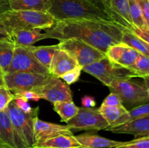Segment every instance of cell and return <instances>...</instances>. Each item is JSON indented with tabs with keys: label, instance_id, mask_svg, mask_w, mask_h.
I'll return each instance as SVG.
<instances>
[{
	"label": "cell",
	"instance_id": "33",
	"mask_svg": "<svg viewBox=\"0 0 149 148\" xmlns=\"http://www.w3.org/2000/svg\"><path fill=\"white\" fill-rule=\"evenodd\" d=\"M122 101L120 97H119V96L117 94H116V93L111 92V94L108 95L105 98V100H103L101 105L112 107V106L122 105Z\"/></svg>",
	"mask_w": 149,
	"mask_h": 148
},
{
	"label": "cell",
	"instance_id": "24",
	"mask_svg": "<svg viewBox=\"0 0 149 148\" xmlns=\"http://www.w3.org/2000/svg\"><path fill=\"white\" fill-rule=\"evenodd\" d=\"M15 48V45L8 37L0 39V69L4 74L11 64Z\"/></svg>",
	"mask_w": 149,
	"mask_h": 148
},
{
	"label": "cell",
	"instance_id": "25",
	"mask_svg": "<svg viewBox=\"0 0 149 148\" xmlns=\"http://www.w3.org/2000/svg\"><path fill=\"white\" fill-rule=\"evenodd\" d=\"M121 42L135 49L139 53L149 56L148 44L141 38L138 37L136 34H135L132 30H130L128 29H123Z\"/></svg>",
	"mask_w": 149,
	"mask_h": 148
},
{
	"label": "cell",
	"instance_id": "28",
	"mask_svg": "<svg viewBox=\"0 0 149 148\" xmlns=\"http://www.w3.org/2000/svg\"><path fill=\"white\" fill-rule=\"evenodd\" d=\"M134 77H143L149 75V56L139 53L135 63L129 68Z\"/></svg>",
	"mask_w": 149,
	"mask_h": 148
},
{
	"label": "cell",
	"instance_id": "39",
	"mask_svg": "<svg viewBox=\"0 0 149 148\" xmlns=\"http://www.w3.org/2000/svg\"><path fill=\"white\" fill-rule=\"evenodd\" d=\"M9 9H10V7H9L8 1H7V0H1V1H0V14H1L2 12L9 10ZM7 37H8V36H7L4 32H2L0 30V39Z\"/></svg>",
	"mask_w": 149,
	"mask_h": 148
},
{
	"label": "cell",
	"instance_id": "37",
	"mask_svg": "<svg viewBox=\"0 0 149 148\" xmlns=\"http://www.w3.org/2000/svg\"><path fill=\"white\" fill-rule=\"evenodd\" d=\"M81 105L85 108H93L96 105L95 100L93 97L85 95L81 98Z\"/></svg>",
	"mask_w": 149,
	"mask_h": 148
},
{
	"label": "cell",
	"instance_id": "10",
	"mask_svg": "<svg viewBox=\"0 0 149 148\" xmlns=\"http://www.w3.org/2000/svg\"><path fill=\"white\" fill-rule=\"evenodd\" d=\"M70 129L75 130H106L109 124L99 109L79 107L75 117L67 123Z\"/></svg>",
	"mask_w": 149,
	"mask_h": 148
},
{
	"label": "cell",
	"instance_id": "12",
	"mask_svg": "<svg viewBox=\"0 0 149 148\" xmlns=\"http://www.w3.org/2000/svg\"><path fill=\"white\" fill-rule=\"evenodd\" d=\"M103 10L110 20L122 28H135L130 15L129 0H105Z\"/></svg>",
	"mask_w": 149,
	"mask_h": 148
},
{
	"label": "cell",
	"instance_id": "41",
	"mask_svg": "<svg viewBox=\"0 0 149 148\" xmlns=\"http://www.w3.org/2000/svg\"><path fill=\"white\" fill-rule=\"evenodd\" d=\"M143 80H144V84H145L146 86L147 89H148V92H149V75H147V76L143 77Z\"/></svg>",
	"mask_w": 149,
	"mask_h": 148
},
{
	"label": "cell",
	"instance_id": "11",
	"mask_svg": "<svg viewBox=\"0 0 149 148\" xmlns=\"http://www.w3.org/2000/svg\"><path fill=\"white\" fill-rule=\"evenodd\" d=\"M33 92L40 96L41 99L49 102H73L72 94L69 85L58 77L51 75L49 79L40 88Z\"/></svg>",
	"mask_w": 149,
	"mask_h": 148
},
{
	"label": "cell",
	"instance_id": "44",
	"mask_svg": "<svg viewBox=\"0 0 149 148\" xmlns=\"http://www.w3.org/2000/svg\"><path fill=\"white\" fill-rule=\"evenodd\" d=\"M79 148H88V147H79Z\"/></svg>",
	"mask_w": 149,
	"mask_h": 148
},
{
	"label": "cell",
	"instance_id": "31",
	"mask_svg": "<svg viewBox=\"0 0 149 148\" xmlns=\"http://www.w3.org/2000/svg\"><path fill=\"white\" fill-rule=\"evenodd\" d=\"M14 100V94L6 86H0V111L7 108L12 100Z\"/></svg>",
	"mask_w": 149,
	"mask_h": 148
},
{
	"label": "cell",
	"instance_id": "16",
	"mask_svg": "<svg viewBox=\"0 0 149 148\" xmlns=\"http://www.w3.org/2000/svg\"><path fill=\"white\" fill-rule=\"evenodd\" d=\"M0 139L10 148H29L17 136L6 109L0 111Z\"/></svg>",
	"mask_w": 149,
	"mask_h": 148
},
{
	"label": "cell",
	"instance_id": "7",
	"mask_svg": "<svg viewBox=\"0 0 149 148\" xmlns=\"http://www.w3.org/2000/svg\"><path fill=\"white\" fill-rule=\"evenodd\" d=\"M51 74L29 72H15L4 74V85L13 94L24 91H34L45 84Z\"/></svg>",
	"mask_w": 149,
	"mask_h": 148
},
{
	"label": "cell",
	"instance_id": "42",
	"mask_svg": "<svg viewBox=\"0 0 149 148\" xmlns=\"http://www.w3.org/2000/svg\"><path fill=\"white\" fill-rule=\"evenodd\" d=\"M5 86L4 80V73L0 71V86Z\"/></svg>",
	"mask_w": 149,
	"mask_h": 148
},
{
	"label": "cell",
	"instance_id": "40",
	"mask_svg": "<svg viewBox=\"0 0 149 148\" xmlns=\"http://www.w3.org/2000/svg\"><path fill=\"white\" fill-rule=\"evenodd\" d=\"M89 1H91L92 3H93V4L97 5V7H99L103 10V4L105 0H89Z\"/></svg>",
	"mask_w": 149,
	"mask_h": 148
},
{
	"label": "cell",
	"instance_id": "29",
	"mask_svg": "<svg viewBox=\"0 0 149 148\" xmlns=\"http://www.w3.org/2000/svg\"><path fill=\"white\" fill-rule=\"evenodd\" d=\"M114 148H149V137L144 136L129 142H123L122 145Z\"/></svg>",
	"mask_w": 149,
	"mask_h": 148
},
{
	"label": "cell",
	"instance_id": "23",
	"mask_svg": "<svg viewBox=\"0 0 149 148\" xmlns=\"http://www.w3.org/2000/svg\"><path fill=\"white\" fill-rule=\"evenodd\" d=\"M10 10L47 12L49 0H7Z\"/></svg>",
	"mask_w": 149,
	"mask_h": 148
},
{
	"label": "cell",
	"instance_id": "30",
	"mask_svg": "<svg viewBox=\"0 0 149 148\" xmlns=\"http://www.w3.org/2000/svg\"><path fill=\"white\" fill-rule=\"evenodd\" d=\"M81 71H82V67L81 65H78L75 68L68 71L65 74L61 75L60 78L63 80L65 84H67L68 85H71L79 81L80 75H81Z\"/></svg>",
	"mask_w": 149,
	"mask_h": 148
},
{
	"label": "cell",
	"instance_id": "17",
	"mask_svg": "<svg viewBox=\"0 0 149 148\" xmlns=\"http://www.w3.org/2000/svg\"><path fill=\"white\" fill-rule=\"evenodd\" d=\"M106 130L114 133L134 135L135 139L146 136L149 134V115L130 120L125 124Z\"/></svg>",
	"mask_w": 149,
	"mask_h": 148
},
{
	"label": "cell",
	"instance_id": "4",
	"mask_svg": "<svg viewBox=\"0 0 149 148\" xmlns=\"http://www.w3.org/2000/svg\"><path fill=\"white\" fill-rule=\"evenodd\" d=\"M11 123L23 143L29 148L34 145L33 125L39 114V107L33 108L30 113H25L16 105L14 100H12L6 108Z\"/></svg>",
	"mask_w": 149,
	"mask_h": 148
},
{
	"label": "cell",
	"instance_id": "5",
	"mask_svg": "<svg viewBox=\"0 0 149 148\" xmlns=\"http://www.w3.org/2000/svg\"><path fill=\"white\" fill-rule=\"evenodd\" d=\"M109 88L111 92L119 96L122 104L129 110L149 102V92L144 83L141 84L131 79L118 80Z\"/></svg>",
	"mask_w": 149,
	"mask_h": 148
},
{
	"label": "cell",
	"instance_id": "27",
	"mask_svg": "<svg viewBox=\"0 0 149 148\" xmlns=\"http://www.w3.org/2000/svg\"><path fill=\"white\" fill-rule=\"evenodd\" d=\"M130 15L134 27L141 30H148L142 10L137 0H129Z\"/></svg>",
	"mask_w": 149,
	"mask_h": 148
},
{
	"label": "cell",
	"instance_id": "49",
	"mask_svg": "<svg viewBox=\"0 0 149 148\" xmlns=\"http://www.w3.org/2000/svg\"><path fill=\"white\" fill-rule=\"evenodd\" d=\"M0 1H1V0H0Z\"/></svg>",
	"mask_w": 149,
	"mask_h": 148
},
{
	"label": "cell",
	"instance_id": "36",
	"mask_svg": "<svg viewBox=\"0 0 149 148\" xmlns=\"http://www.w3.org/2000/svg\"><path fill=\"white\" fill-rule=\"evenodd\" d=\"M142 10L144 20L149 30V0H137Z\"/></svg>",
	"mask_w": 149,
	"mask_h": 148
},
{
	"label": "cell",
	"instance_id": "35",
	"mask_svg": "<svg viewBox=\"0 0 149 148\" xmlns=\"http://www.w3.org/2000/svg\"><path fill=\"white\" fill-rule=\"evenodd\" d=\"M15 97H23L26 99V100H33V101L38 102L39 100H41L40 96L37 94L36 93L33 92V91H24L21 92H18L17 94H14V98Z\"/></svg>",
	"mask_w": 149,
	"mask_h": 148
},
{
	"label": "cell",
	"instance_id": "6",
	"mask_svg": "<svg viewBox=\"0 0 149 148\" xmlns=\"http://www.w3.org/2000/svg\"><path fill=\"white\" fill-rule=\"evenodd\" d=\"M82 71L95 77L108 87L118 80L134 78L133 73L128 68L111 62L106 56L94 63L82 67Z\"/></svg>",
	"mask_w": 149,
	"mask_h": 148
},
{
	"label": "cell",
	"instance_id": "45",
	"mask_svg": "<svg viewBox=\"0 0 149 148\" xmlns=\"http://www.w3.org/2000/svg\"><path fill=\"white\" fill-rule=\"evenodd\" d=\"M148 50H149V45L148 44Z\"/></svg>",
	"mask_w": 149,
	"mask_h": 148
},
{
	"label": "cell",
	"instance_id": "18",
	"mask_svg": "<svg viewBox=\"0 0 149 148\" xmlns=\"http://www.w3.org/2000/svg\"><path fill=\"white\" fill-rule=\"evenodd\" d=\"M99 110L109 124L108 129L117 127L130 120L129 110L123 104L112 107L101 105Z\"/></svg>",
	"mask_w": 149,
	"mask_h": 148
},
{
	"label": "cell",
	"instance_id": "34",
	"mask_svg": "<svg viewBox=\"0 0 149 148\" xmlns=\"http://www.w3.org/2000/svg\"><path fill=\"white\" fill-rule=\"evenodd\" d=\"M14 101L17 107L25 113H30L33 111V108H32L31 106L29 103V101L23 97H15L14 98Z\"/></svg>",
	"mask_w": 149,
	"mask_h": 148
},
{
	"label": "cell",
	"instance_id": "14",
	"mask_svg": "<svg viewBox=\"0 0 149 148\" xmlns=\"http://www.w3.org/2000/svg\"><path fill=\"white\" fill-rule=\"evenodd\" d=\"M139 52L125 44L111 45L106 52V56L111 62L129 69L136 61Z\"/></svg>",
	"mask_w": 149,
	"mask_h": 148
},
{
	"label": "cell",
	"instance_id": "8",
	"mask_svg": "<svg viewBox=\"0 0 149 148\" xmlns=\"http://www.w3.org/2000/svg\"><path fill=\"white\" fill-rule=\"evenodd\" d=\"M60 48L71 54L81 67L90 65L106 57V53L89 44L75 39L59 41Z\"/></svg>",
	"mask_w": 149,
	"mask_h": 148
},
{
	"label": "cell",
	"instance_id": "3",
	"mask_svg": "<svg viewBox=\"0 0 149 148\" xmlns=\"http://www.w3.org/2000/svg\"><path fill=\"white\" fill-rule=\"evenodd\" d=\"M47 12L55 22L75 19L110 20L103 10L89 0H49Z\"/></svg>",
	"mask_w": 149,
	"mask_h": 148
},
{
	"label": "cell",
	"instance_id": "48",
	"mask_svg": "<svg viewBox=\"0 0 149 148\" xmlns=\"http://www.w3.org/2000/svg\"><path fill=\"white\" fill-rule=\"evenodd\" d=\"M0 71H1V69H0ZM1 72H2V71H1Z\"/></svg>",
	"mask_w": 149,
	"mask_h": 148
},
{
	"label": "cell",
	"instance_id": "47",
	"mask_svg": "<svg viewBox=\"0 0 149 148\" xmlns=\"http://www.w3.org/2000/svg\"><path fill=\"white\" fill-rule=\"evenodd\" d=\"M148 136V137H149V134L148 135H147V136ZM143 137H144V136H143Z\"/></svg>",
	"mask_w": 149,
	"mask_h": 148
},
{
	"label": "cell",
	"instance_id": "20",
	"mask_svg": "<svg viewBox=\"0 0 149 148\" xmlns=\"http://www.w3.org/2000/svg\"><path fill=\"white\" fill-rule=\"evenodd\" d=\"M75 137L81 146L88 148H114L123 143L90 133L77 135Z\"/></svg>",
	"mask_w": 149,
	"mask_h": 148
},
{
	"label": "cell",
	"instance_id": "15",
	"mask_svg": "<svg viewBox=\"0 0 149 148\" xmlns=\"http://www.w3.org/2000/svg\"><path fill=\"white\" fill-rule=\"evenodd\" d=\"M79 65L76 58L65 49L59 48L54 55L49 67V74L60 78L68 71L74 69Z\"/></svg>",
	"mask_w": 149,
	"mask_h": 148
},
{
	"label": "cell",
	"instance_id": "13",
	"mask_svg": "<svg viewBox=\"0 0 149 148\" xmlns=\"http://www.w3.org/2000/svg\"><path fill=\"white\" fill-rule=\"evenodd\" d=\"M63 134L74 135V133L67 126L44 121L39 119V118L35 120L33 125L34 145L54 136Z\"/></svg>",
	"mask_w": 149,
	"mask_h": 148
},
{
	"label": "cell",
	"instance_id": "32",
	"mask_svg": "<svg viewBox=\"0 0 149 148\" xmlns=\"http://www.w3.org/2000/svg\"><path fill=\"white\" fill-rule=\"evenodd\" d=\"M129 112L130 115V120L149 115V102L142 105L131 109L130 110H129Z\"/></svg>",
	"mask_w": 149,
	"mask_h": 148
},
{
	"label": "cell",
	"instance_id": "22",
	"mask_svg": "<svg viewBox=\"0 0 149 148\" xmlns=\"http://www.w3.org/2000/svg\"><path fill=\"white\" fill-rule=\"evenodd\" d=\"M29 47L36 59L49 71L54 55L56 51L59 49L60 46L58 44L39 46L31 45V46H29Z\"/></svg>",
	"mask_w": 149,
	"mask_h": 148
},
{
	"label": "cell",
	"instance_id": "38",
	"mask_svg": "<svg viewBox=\"0 0 149 148\" xmlns=\"http://www.w3.org/2000/svg\"><path fill=\"white\" fill-rule=\"evenodd\" d=\"M132 31L134 32L135 34H136L138 37L141 38L143 41H144L146 43L149 45V30H141L135 28L132 29Z\"/></svg>",
	"mask_w": 149,
	"mask_h": 148
},
{
	"label": "cell",
	"instance_id": "26",
	"mask_svg": "<svg viewBox=\"0 0 149 148\" xmlns=\"http://www.w3.org/2000/svg\"><path fill=\"white\" fill-rule=\"evenodd\" d=\"M54 110L59 115L61 121L68 123L75 117L79 107H77L74 102H58L53 103Z\"/></svg>",
	"mask_w": 149,
	"mask_h": 148
},
{
	"label": "cell",
	"instance_id": "46",
	"mask_svg": "<svg viewBox=\"0 0 149 148\" xmlns=\"http://www.w3.org/2000/svg\"><path fill=\"white\" fill-rule=\"evenodd\" d=\"M0 148H5V147H0Z\"/></svg>",
	"mask_w": 149,
	"mask_h": 148
},
{
	"label": "cell",
	"instance_id": "21",
	"mask_svg": "<svg viewBox=\"0 0 149 148\" xmlns=\"http://www.w3.org/2000/svg\"><path fill=\"white\" fill-rule=\"evenodd\" d=\"M81 145L74 135H58L36 144L32 148H79Z\"/></svg>",
	"mask_w": 149,
	"mask_h": 148
},
{
	"label": "cell",
	"instance_id": "2",
	"mask_svg": "<svg viewBox=\"0 0 149 148\" xmlns=\"http://www.w3.org/2000/svg\"><path fill=\"white\" fill-rule=\"evenodd\" d=\"M55 20L47 12L9 10L0 14V30L8 35L17 30L49 29Z\"/></svg>",
	"mask_w": 149,
	"mask_h": 148
},
{
	"label": "cell",
	"instance_id": "43",
	"mask_svg": "<svg viewBox=\"0 0 149 148\" xmlns=\"http://www.w3.org/2000/svg\"><path fill=\"white\" fill-rule=\"evenodd\" d=\"M0 147H5V148H10L8 145H6L4 142H3L1 139H0Z\"/></svg>",
	"mask_w": 149,
	"mask_h": 148
},
{
	"label": "cell",
	"instance_id": "1",
	"mask_svg": "<svg viewBox=\"0 0 149 148\" xmlns=\"http://www.w3.org/2000/svg\"><path fill=\"white\" fill-rule=\"evenodd\" d=\"M123 29L111 20L75 19L56 21L45 36L58 41L79 39L106 53L111 45L120 43Z\"/></svg>",
	"mask_w": 149,
	"mask_h": 148
},
{
	"label": "cell",
	"instance_id": "9",
	"mask_svg": "<svg viewBox=\"0 0 149 148\" xmlns=\"http://www.w3.org/2000/svg\"><path fill=\"white\" fill-rule=\"evenodd\" d=\"M15 72L49 74V71L36 59L29 46H15L11 64L4 74Z\"/></svg>",
	"mask_w": 149,
	"mask_h": 148
},
{
	"label": "cell",
	"instance_id": "19",
	"mask_svg": "<svg viewBox=\"0 0 149 148\" xmlns=\"http://www.w3.org/2000/svg\"><path fill=\"white\" fill-rule=\"evenodd\" d=\"M7 36L15 46H31L39 41L45 39V33H42V29L39 28L14 30Z\"/></svg>",
	"mask_w": 149,
	"mask_h": 148
}]
</instances>
